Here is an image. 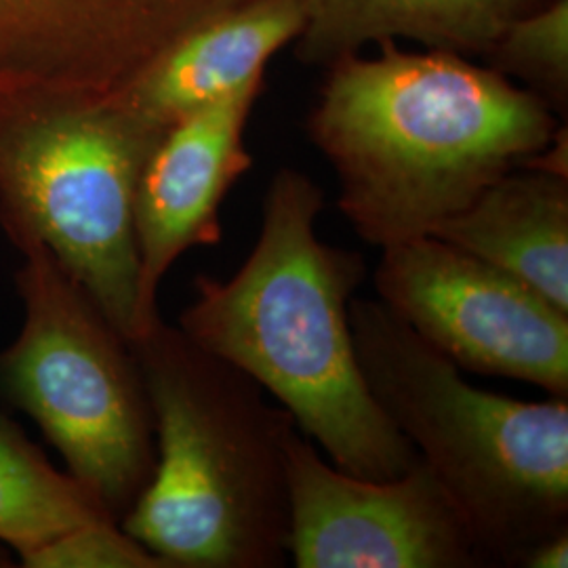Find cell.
Masks as SVG:
<instances>
[{
	"label": "cell",
	"mask_w": 568,
	"mask_h": 568,
	"mask_svg": "<svg viewBox=\"0 0 568 568\" xmlns=\"http://www.w3.org/2000/svg\"><path fill=\"white\" fill-rule=\"evenodd\" d=\"M326 72L307 133L337 175L347 224L379 248L429 236L560 129L532 91L447 51L387 41L379 58Z\"/></svg>",
	"instance_id": "obj_1"
},
{
	"label": "cell",
	"mask_w": 568,
	"mask_h": 568,
	"mask_svg": "<svg viewBox=\"0 0 568 568\" xmlns=\"http://www.w3.org/2000/svg\"><path fill=\"white\" fill-rule=\"evenodd\" d=\"M323 206L318 183L281 169L253 251L227 281L199 276L178 326L274 396L333 466L389 480L419 455L366 387L349 325L365 260L318 239Z\"/></svg>",
	"instance_id": "obj_2"
},
{
	"label": "cell",
	"mask_w": 568,
	"mask_h": 568,
	"mask_svg": "<svg viewBox=\"0 0 568 568\" xmlns=\"http://www.w3.org/2000/svg\"><path fill=\"white\" fill-rule=\"evenodd\" d=\"M131 345L156 466L121 527L166 568L284 567L291 413L163 318Z\"/></svg>",
	"instance_id": "obj_3"
},
{
	"label": "cell",
	"mask_w": 568,
	"mask_h": 568,
	"mask_svg": "<svg viewBox=\"0 0 568 568\" xmlns=\"http://www.w3.org/2000/svg\"><path fill=\"white\" fill-rule=\"evenodd\" d=\"M366 387L464 516L487 567H523L568 530V398L474 387L379 300H352Z\"/></svg>",
	"instance_id": "obj_4"
},
{
	"label": "cell",
	"mask_w": 568,
	"mask_h": 568,
	"mask_svg": "<svg viewBox=\"0 0 568 568\" xmlns=\"http://www.w3.org/2000/svg\"><path fill=\"white\" fill-rule=\"evenodd\" d=\"M163 133L114 93L0 82V227L41 243L129 342L145 333L133 204Z\"/></svg>",
	"instance_id": "obj_5"
},
{
	"label": "cell",
	"mask_w": 568,
	"mask_h": 568,
	"mask_svg": "<svg viewBox=\"0 0 568 568\" xmlns=\"http://www.w3.org/2000/svg\"><path fill=\"white\" fill-rule=\"evenodd\" d=\"M23 325L0 352V398L60 453L68 474L122 518L156 466L154 422L131 342L41 243L18 239Z\"/></svg>",
	"instance_id": "obj_6"
},
{
	"label": "cell",
	"mask_w": 568,
	"mask_h": 568,
	"mask_svg": "<svg viewBox=\"0 0 568 568\" xmlns=\"http://www.w3.org/2000/svg\"><path fill=\"white\" fill-rule=\"evenodd\" d=\"M375 288L457 368L568 398V314L508 272L419 236L382 248Z\"/></svg>",
	"instance_id": "obj_7"
},
{
	"label": "cell",
	"mask_w": 568,
	"mask_h": 568,
	"mask_svg": "<svg viewBox=\"0 0 568 568\" xmlns=\"http://www.w3.org/2000/svg\"><path fill=\"white\" fill-rule=\"evenodd\" d=\"M286 483V556L297 568L487 567L464 516L422 457L396 478H363L323 459L293 427Z\"/></svg>",
	"instance_id": "obj_8"
},
{
	"label": "cell",
	"mask_w": 568,
	"mask_h": 568,
	"mask_svg": "<svg viewBox=\"0 0 568 568\" xmlns=\"http://www.w3.org/2000/svg\"><path fill=\"white\" fill-rule=\"evenodd\" d=\"M264 74L164 129L143 164L133 204L145 331L161 318L159 288L185 251L222 241L225 194L251 169L244 145Z\"/></svg>",
	"instance_id": "obj_9"
},
{
	"label": "cell",
	"mask_w": 568,
	"mask_h": 568,
	"mask_svg": "<svg viewBox=\"0 0 568 568\" xmlns=\"http://www.w3.org/2000/svg\"><path fill=\"white\" fill-rule=\"evenodd\" d=\"M304 23L302 0H248L171 42L112 93L166 129L262 77L267 61L297 41Z\"/></svg>",
	"instance_id": "obj_10"
},
{
	"label": "cell",
	"mask_w": 568,
	"mask_h": 568,
	"mask_svg": "<svg viewBox=\"0 0 568 568\" xmlns=\"http://www.w3.org/2000/svg\"><path fill=\"white\" fill-rule=\"evenodd\" d=\"M429 236L508 272L568 314V175L514 169Z\"/></svg>",
	"instance_id": "obj_11"
},
{
	"label": "cell",
	"mask_w": 568,
	"mask_h": 568,
	"mask_svg": "<svg viewBox=\"0 0 568 568\" xmlns=\"http://www.w3.org/2000/svg\"><path fill=\"white\" fill-rule=\"evenodd\" d=\"M297 58L328 68L368 42H419L427 51L487 58L509 26L548 0H302Z\"/></svg>",
	"instance_id": "obj_12"
},
{
	"label": "cell",
	"mask_w": 568,
	"mask_h": 568,
	"mask_svg": "<svg viewBox=\"0 0 568 568\" xmlns=\"http://www.w3.org/2000/svg\"><path fill=\"white\" fill-rule=\"evenodd\" d=\"M93 523L116 520L89 488L53 466L0 410V544L20 558Z\"/></svg>",
	"instance_id": "obj_13"
},
{
	"label": "cell",
	"mask_w": 568,
	"mask_h": 568,
	"mask_svg": "<svg viewBox=\"0 0 568 568\" xmlns=\"http://www.w3.org/2000/svg\"><path fill=\"white\" fill-rule=\"evenodd\" d=\"M485 61L504 77L523 82L567 119L568 0H548L535 13L514 21Z\"/></svg>",
	"instance_id": "obj_14"
},
{
	"label": "cell",
	"mask_w": 568,
	"mask_h": 568,
	"mask_svg": "<svg viewBox=\"0 0 568 568\" xmlns=\"http://www.w3.org/2000/svg\"><path fill=\"white\" fill-rule=\"evenodd\" d=\"M26 568H166L119 523L72 528L41 548L20 556Z\"/></svg>",
	"instance_id": "obj_15"
},
{
	"label": "cell",
	"mask_w": 568,
	"mask_h": 568,
	"mask_svg": "<svg viewBox=\"0 0 568 568\" xmlns=\"http://www.w3.org/2000/svg\"><path fill=\"white\" fill-rule=\"evenodd\" d=\"M525 568H567L568 530L556 532L532 549L525 560Z\"/></svg>",
	"instance_id": "obj_16"
}]
</instances>
